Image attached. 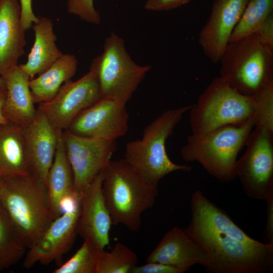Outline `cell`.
I'll use <instances>...</instances> for the list:
<instances>
[{
	"label": "cell",
	"instance_id": "cell-28",
	"mask_svg": "<svg viewBox=\"0 0 273 273\" xmlns=\"http://www.w3.org/2000/svg\"><path fill=\"white\" fill-rule=\"evenodd\" d=\"M255 128L273 133V81L253 96Z\"/></svg>",
	"mask_w": 273,
	"mask_h": 273
},
{
	"label": "cell",
	"instance_id": "cell-25",
	"mask_svg": "<svg viewBox=\"0 0 273 273\" xmlns=\"http://www.w3.org/2000/svg\"><path fill=\"white\" fill-rule=\"evenodd\" d=\"M272 10L273 0H249L229 42L255 33Z\"/></svg>",
	"mask_w": 273,
	"mask_h": 273
},
{
	"label": "cell",
	"instance_id": "cell-8",
	"mask_svg": "<svg viewBox=\"0 0 273 273\" xmlns=\"http://www.w3.org/2000/svg\"><path fill=\"white\" fill-rule=\"evenodd\" d=\"M90 68L97 74L103 97L126 104L151 66L135 63L123 39L111 32L105 40L102 53L93 60Z\"/></svg>",
	"mask_w": 273,
	"mask_h": 273
},
{
	"label": "cell",
	"instance_id": "cell-35",
	"mask_svg": "<svg viewBox=\"0 0 273 273\" xmlns=\"http://www.w3.org/2000/svg\"><path fill=\"white\" fill-rule=\"evenodd\" d=\"M6 87L0 85V125L8 122L3 114V108L6 100Z\"/></svg>",
	"mask_w": 273,
	"mask_h": 273
},
{
	"label": "cell",
	"instance_id": "cell-31",
	"mask_svg": "<svg viewBox=\"0 0 273 273\" xmlns=\"http://www.w3.org/2000/svg\"><path fill=\"white\" fill-rule=\"evenodd\" d=\"M131 273H181L176 268L157 262H147L146 264L133 268Z\"/></svg>",
	"mask_w": 273,
	"mask_h": 273
},
{
	"label": "cell",
	"instance_id": "cell-13",
	"mask_svg": "<svg viewBox=\"0 0 273 273\" xmlns=\"http://www.w3.org/2000/svg\"><path fill=\"white\" fill-rule=\"evenodd\" d=\"M80 203L73 210L55 218L39 239L26 253L23 265L30 268L39 262L47 265L60 263L73 244L77 233Z\"/></svg>",
	"mask_w": 273,
	"mask_h": 273
},
{
	"label": "cell",
	"instance_id": "cell-1",
	"mask_svg": "<svg viewBox=\"0 0 273 273\" xmlns=\"http://www.w3.org/2000/svg\"><path fill=\"white\" fill-rule=\"evenodd\" d=\"M191 219L184 229L206 252L209 273H266L273 269V244L246 234L200 190L192 195Z\"/></svg>",
	"mask_w": 273,
	"mask_h": 273
},
{
	"label": "cell",
	"instance_id": "cell-4",
	"mask_svg": "<svg viewBox=\"0 0 273 273\" xmlns=\"http://www.w3.org/2000/svg\"><path fill=\"white\" fill-rule=\"evenodd\" d=\"M102 191L112 224L133 232L140 230L142 214L154 206L158 195L157 187L146 182L124 159L108 163Z\"/></svg>",
	"mask_w": 273,
	"mask_h": 273
},
{
	"label": "cell",
	"instance_id": "cell-22",
	"mask_svg": "<svg viewBox=\"0 0 273 273\" xmlns=\"http://www.w3.org/2000/svg\"><path fill=\"white\" fill-rule=\"evenodd\" d=\"M78 61L75 55L63 54L44 72L29 80V87L34 103L52 100L65 82L75 74Z\"/></svg>",
	"mask_w": 273,
	"mask_h": 273
},
{
	"label": "cell",
	"instance_id": "cell-17",
	"mask_svg": "<svg viewBox=\"0 0 273 273\" xmlns=\"http://www.w3.org/2000/svg\"><path fill=\"white\" fill-rule=\"evenodd\" d=\"M146 262H157L171 265L183 273L196 264L205 268L208 257L205 251L184 229L174 227L166 233L148 255Z\"/></svg>",
	"mask_w": 273,
	"mask_h": 273
},
{
	"label": "cell",
	"instance_id": "cell-30",
	"mask_svg": "<svg viewBox=\"0 0 273 273\" xmlns=\"http://www.w3.org/2000/svg\"><path fill=\"white\" fill-rule=\"evenodd\" d=\"M192 0H146L144 7L152 11H168L182 6Z\"/></svg>",
	"mask_w": 273,
	"mask_h": 273
},
{
	"label": "cell",
	"instance_id": "cell-23",
	"mask_svg": "<svg viewBox=\"0 0 273 273\" xmlns=\"http://www.w3.org/2000/svg\"><path fill=\"white\" fill-rule=\"evenodd\" d=\"M47 187L56 218L61 215L59 206L61 200L67 196L78 194L75 190L73 175L66 153L63 131L59 132L57 149L49 171Z\"/></svg>",
	"mask_w": 273,
	"mask_h": 273
},
{
	"label": "cell",
	"instance_id": "cell-27",
	"mask_svg": "<svg viewBox=\"0 0 273 273\" xmlns=\"http://www.w3.org/2000/svg\"><path fill=\"white\" fill-rule=\"evenodd\" d=\"M92 241L84 240L80 248L54 273H96L98 257L102 251Z\"/></svg>",
	"mask_w": 273,
	"mask_h": 273
},
{
	"label": "cell",
	"instance_id": "cell-26",
	"mask_svg": "<svg viewBox=\"0 0 273 273\" xmlns=\"http://www.w3.org/2000/svg\"><path fill=\"white\" fill-rule=\"evenodd\" d=\"M138 262L136 254L126 245L119 242L111 251L100 252L96 273H131Z\"/></svg>",
	"mask_w": 273,
	"mask_h": 273
},
{
	"label": "cell",
	"instance_id": "cell-33",
	"mask_svg": "<svg viewBox=\"0 0 273 273\" xmlns=\"http://www.w3.org/2000/svg\"><path fill=\"white\" fill-rule=\"evenodd\" d=\"M257 35L264 42L273 47V15L271 13L263 21L257 31Z\"/></svg>",
	"mask_w": 273,
	"mask_h": 273
},
{
	"label": "cell",
	"instance_id": "cell-10",
	"mask_svg": "<svg viewBox=\"0 0 273 273\" xmlns=\"http://www.w3.org/2000/svg\"><path fill=\"white\" fill-rule=\"evenodd\" d=\"M102 98L97 74L90 68L77 80L63 83L52 100L39 103L37 109L56 130L63 131L78 114Z\"/></svg>",
	"mask_w": 273,
	"mask_h": 273
},
{
	"label": "cell",
	"instance_id": "cell-3",
	"mask_svg": "<svg viewBox=\"0 0 273 273\" xmlns=\"http://www.w3.org/2000/svg\"><path fill=\"white\" fill-rule=\"evenodd\" d=\"M193 106L163 112L144 128L141 139L126 145L124 159L149 184L157 187L161 179L171 172L192 170L190 165L173 162L167 154L165 146L167 139Z\"/></svg>",
	"mask_w": 273,
	"mask_h": 273
},
{
	"label": "cell",
	"instance_id": "cell-24",
	"mask_svg": "<svg viewBox=\"0 0 273 273\" xmlns=\"http://www.w3.org/2000/svg\"><path fill=\"white\" fill-rule=\"evenodd\" d=\"M26 248L0 201V272L20 261Z\"/></svg>",
	"mask_w": 273,
	"mask_h": 273
},
{
	"label": "cell",
	"instance_id": "cell-5",
	"mask_svg": "<svg viewBox=\"0 0 273 273\" xmlns=\"http://www.w3.org/2000/svg\"><path fill=\"white\" fill-rule=\"evenodd\" d=\"M254 127L253 118L240 125H228L187 136L180 149L182 159L197 162L212 176L222 183L236 178L237 157L246 146Z\"/></svg>",
	"mask_w": 273,
	"mask_h": 273
},
{
	"label": "cell",
	"instance_id": "cell-15",
	"mask_svg": "<svg viewBox=\"0 0 273 273\" xmlns=\"http://www.w3.org/2000/svg\"><path fill=\"white\" fill-rule=\"evenodd\" d=\"M103 171L81 194L77 233L83 240L92 241L104 250L110 243L112 222L103 193Z\"/></svg>",
	"mask_w": 273,
	"mask_h": 273
},
{
	"label": "cell",
	"instance_id": "cell-16",
	"mask_svg": "<svg viewBox=\"0 0 273 273\" xmlns=\"http://www.w3.org/2000/svg\"><path fill=\"white\" fill-rule=\"evenodd\" d=\"M22 131L31 173L47 185L60 131L53 127L44 113L38 109L34 119L22 127Z\"/></svg>",
	"mask_w": 273,
	"mask_h": 273
},
{
	"label": "cell",
	"instance_id": "cell-9",
	"mask_svg": "<svg viewBox=\"0 0 273 273\" xmlns=\"http://www.w3.org/2000/svg\"><path fill=\"white\" fill-rule=\"evenodd\" d=\"M236 166V177L249 198L265 201L273 197V133L255 128Z\"/></svg>",
	"mask_w": 273,
	"mask_h": 273
},
{
	"label": "cell",
	"instance_id": "cell-7",
	"mask_svg": "<svg viewBox=\"0 0 273 273\" xmlns=\"http://www.w3.org/2000/svg\"><path fill=\"white\" fill-rule=\"evenodd\" d=\"M189 111L192 133H204L253 118V96L240 94L219 76L208 84Z\"/></svg>",
	"mask_w": 273,
	"mask_h": 273
},
{
	"label": "cell",
	"instance_id": "cell-11",
	"mask_svg": "<svg viewBox=\"0 0 273 273\" xmlns=\"http://www.w3.org/2000/svg\"><path fill=\"white\" fill-rule=\"evenodd\" d=\"M63 139L75 190L81 196L111 160L117 149L116 141L80 136L67 130L63 131Z\"/></svg>",
	"mask_w": 273,
	"mask_h": 273
},
{
	"label": "cell",
	"instance_id": "cell-34",
	"mask_svg": "<svg viewBox=\"0 0 273 273\" xmlns=\"http://www.w3.org/2000/svg\"><path fill=\"white\" fill-rule=\"evenodd\" d=\"M266 222L263 232L262 238L263 242L267 244H273V197L266 201Z\"/></svg>",
	"mask_w": 273,
	"mask_h": 273
},
{
	"label": "cell",
	"instance_id": "cell-20",
	"mask_svg": "<svg viewBox=\"0 0 273 273\" xmlns=\"http://www.w3.org/2000/svg\"><path fill=\"white\" fill-rule=\"evenodd\" d=\"M32 27L35 36L33 45L27 61L19 65L30 79L44 72L63 55L56 45L57 37L51 19L40 17Z\"/></svg>",
	"mask_w": 273,
	"mask_h": 273
},
{
	"label": "cell",
	"instance_id": "cell-14",
	"mask_svg": "<svg viewBox=\"0 0 273 273\" xmlns=\"http://www.w3.org/2000/svg\"><path fill=\"white\" fill-rule=\"evenodd\" d=\"M248 1L214 0L198 36L199 44L212 62H219Z\"/></svg>",
	"mask_w": 273,
	"mask_h": 273
},
{
	"label": "cell",
	"instance_id": "cell-21",
	"mask_svg": "<svg viewBox=\"0 0 273 273\" xmlns=\"http://www.w3.org/2000/svg\"><path fill=\"white\" fill-rule=\"evenodd\" d=\"M30 173L22 127L10 122L0 125V177L6 180Z\"/></svg>",
	"mask_w": 273,
	"mask_h": 273
},
{
	"label": "cell",
	"instance_id": "cell-36",
	"mask_svg": "<svg viewBox=\"0 0 273 273\" xmlns=\"http://www.w3.org/2000/svg\"><path fill=\"white\" fill-rule=\"evenodd\" d=\"M0 85L5 87V82L4 79L0 76Z\"/></svg>",
	"mask_w": 273,
	"mask_h": 273
},
{
	"label": "cell",
	"instance_id": "cell-2",
	"mask_svg": "<svg viewBox=\"0 0 273 273\" xmlns=\"http://www.w3.org/2000/svg\"><path fill=\"white\" fill-rule=\"evenodd\" d=\"M0 201L27 249L55 219L46 184L31 173L5 180Z\"/></svg>",
	"mask_w": 273,
	"mask_h": 273
},
{
	"label": "cell",
	"instance_id": "cell-32",
	"mask_svg": "<svg viewBox=\"0 0 273 273\" xmlns=\"http://www.w3.org/2000/svg\"><path fill=\"white\" fill-rule=\"evenodd\" d=\"M21 7L20 20L24 30L26 31L37 23L39 18L33 12L32 0H19Z\"/></svg>",
	"mask_w": 273,
	"mask_h": 273
},
{
	"label": "cell",
	"instance_id": "cell-29",
	"mask_svg": "<svg viewBox=\"0 0 273 273\" xmlns=\"http://www.w3.org/2000/svg\"><path fill=\"white\" fill-rule=\"evenodd\" d=\"M67 11L86 22L94 24L101 22V17L94 7V0H68Z\"/></svg>",
	"mask_w": 273,
	"mask_h": 273
},
{
	"label": "cell",
	"instance_id": "cell-37",
	"mask_svg": "<svg viewBox=\"0 0 273 273\" xmlns=\"http://www.w3.org/2000/svg\"><path fill=\"white\" fill-rule=\"evenodd\" d=\"M4 181H5V179L0 177V191L2 189Z\"/></svg>",
	"mask_w": 273,
	"mask_h": 273
},
{
	"label": "cell",
	"instance_id": "cell-18",
	"mask_svg": "<svg viewBox=\"0 0 273 273\" xmlns=\"http://www.w3.org/2000/svg\"><path fill=\"white\" fill-rule=\"evenodd\" d=\"M18 0H0V76L18 65L26 42Z\"/></svg>",
	"mask_w": 273,
	"mask_h": 273
},
{
	"label": "cell",
	"instance_id": "cell-12",
	"mask_svg": "<svg viewBox=\"0 0 273 273\" xmlns=\"http://www.w3.org/2000/svg\"><path fill=\"white\" fill-rule=\"evenodd\" d=\"M126 104L103 97L78 114L67 129L76 135L116 141L128 129Z\"/></svg>",
	"mask_w": 273,
	"mask_h": 273
},
{
	"label": "cell",
	"instance_id": "cell-19",
	"mask_svg": "<svg viewBox=\"0 0 273 273\" xmlns=\"http://www.w3.org/2000/svg\"><path fill=\"white\" fill-rule=\"evenodd\" d=\"M1 77L6 92L3 115L8 122L23 127L32 121L37 111L29 87L30 78L19 65Z\"/></svg>",
	"mask_w": 273,
	"mask_h": 273
},
{
	"label": "cell",
	"instance_id": "cell-6",
	"mask_svg": "<svg viewBox=\"0 0 273 273\" xmlns=\"http://www.w3.org/2000/svg\"><path fill=\"white\" fill-rule=\"evenodd\" d=\"M220 77L241 94L254 96L273 81V47L254 33L227 44Z\"/></svg>",
	"mask_w": 273,
	"mask_h": 273
}]
</instances>
